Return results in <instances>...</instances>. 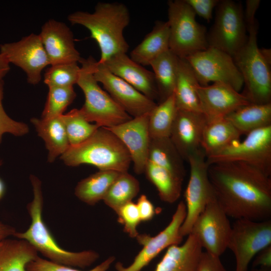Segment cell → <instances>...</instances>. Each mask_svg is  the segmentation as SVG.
<instances>
[{
  "mask_svg": "<svg viewBox=\"0 0 271 271\" xmlns=\"http://www.w3.org/2000/svg\"><path fill=\"white\" fill-rule=\"evenodd\" d=\"M208 174L215 197L228 217L256 221L270 219V177L238 162L209 165Z\"/></svg>",
  "mask_w": 271,
  "mask_h": 271,
  "instance_id": "6da1fadb",
  "label": "cell"
},
{
  "mask_svg": "<svg viewBox=\"0 0 271 271\" xmlns=\"http://www.w3.org/2000/svg\"><path fill=\"white\" fill-rule=\"evenodd\" d=\"M68 20L72 25H79L89 30L100 50L99 63L128 51L129 45L123 31L129 23L130 15L123 4L99 2L93 13L76 11L70 14Z\"/></svg>",
  "mask_w": 271,
  "mask_h": 271,
  "instance_id": "7a4b0ae2",
  "label": "cell"
},
{
  "mask_svg": "<svg viewBox=\"0 0 271 271\" xmlns=\"http://www.w3.org/2000/svg\"><path fill=\"white\" fill-rule=\"evenodd\" d=\"M33 198L27 206L31 219L29 228L24 232L16 231L14 236L30 243L47 259L64 265L85 268L91 266L99 257L93 250L79 252L69 251L61 247L43 219V196L41 181L35 176H30Z\"/></svg>",
  "mask_w": 271,
  "mask_h": 271,
  "instance_id": "3957f363",
  "label": "cell"
},
{
  "mask_svg": "<svg viewBox=\"0 0 271 271\" xmlns=\"http://www.w3.org/2000/svg\"><path fill=\"white\" fill-rule=\"evenodd\" d=\"M246 26L248 33L246 42L232 57L243 78L244 89L241 93L250 103H270V50L258 47L256 19L246 23Z\"/></svg>",
  "mask_w": 271,
  "mask_h": 271,
  "instance_id": "277c9868",
  "label": "cell"
},
{
  "mask_svg": "<svg viewBox=\"0 0 271 271\" xmlns=\"http://www.w3.org/2000/svg\"><path fill=\"white\" fill-rule=\"evenodd\" d=\"M67 166L93 165L99 170L127 172L131 163L129 154L121 141L106 127H99L88 139L70 146L61 156Z\"/></svg>",
  "mask_w": 271,
  "mask_h": 271,
  "instance_id": "5b68a950",
  "label": "cell"
},
{
  "mask_svg": "<svg viewBox=\"0 0 271 271\" xmlns=\"http://www.w3.org/2000/svg\"><path fill=\"white\" fill-rule=\"evenodd\" d=\"M94 59L81 58L80 70L77 84L85 96V102L79 111L89 122L99 127H111L124 123L132 117L127 114L98 85L92 71Z\"/></svg>",
  "mask_w": 271,
  "mask_h": 271,
  "instance_id": "8992f818",
  "label": "cell"
},
{
  "mask_svg": "<svg viewBox=\"0 0 271 271\" xmlns=\"http://www.w3.org/2000/svg\"><path fill=\"white\" fill-rule=\"evenodd\" d=\"M167 4L169 49L180 58L206 49V28L196 21L190 6L185 0L169 1Z\"/></svg>",
  "mask_w": 271,
  "mask_h": 271,
  "instance_id": "52a82bcc",
  "label": "cell"
},
{
  "mask_svg": "<svg viewBox=\"0 0 271 271\" xmlns=\"http://www.w3.org/2000/svg\"><path fill=\"white\" fill-rule=\"evenodd\" d=\"M242 6L231 0L219 1L213 25L207 34L208 47L233 57L247 39Z\"/></svg>",
  "mask_w": 271,
  "mask_h": 271,
  "instance_id": "ba28073f",
  "label": "cell"
},
{
  "mask_svg": "<svg viewBox=\"0 0 271 271\" xmlns=\"http://www.w3.org/2000/svg\"><path fill=\"white\" fill-rule=\"evenodd\" d=\"M209 165L238 162L248 164L268 177L271 175V125L253 130L244 140L235 142L206 158Z\"/></svg>",
  "mask_w": 271,
  "mask_h": 271,
  "instance_id": "9c48e42d",
  "label": "cell"
},
{
  "mask_svg": "<svg viewBox=\"0 0 271 271\" xmlns=\"http://www.w3.org/2000/svg\"><path fill=\"white\" fill-rule=\"evenodd\" d=\"M271 245V220L236 219L229 238L227 248L234 254L235 271H247L258 252Z\"/></svg>",
  "mask_w": 271,
  "mask_h": 271,
  "instance_id": "30bf717a",
  "label": "cell"
},
{
  "mask_svg": "<svg viewBox=\"0 0 271 271\" xmlns=\"http://www.w3.org/2000/svg\"><path fill=\"white\" fill-rule=\"evenodd\" d=\"M189 181L184 193L186 215L180 229L182 237L191 233L196 219L207 204L215 197L208 177V164L206 156L201 149L189 157Z\"/></svg>",
  "mask_w": 271,
  "mask_h": 271,
  "instance_id": "8fae6325",
  "label": "cell"
},
{
  "mask_svg": "<svg viewBox=\"0 0 271 271\" xmlns=\"http://www.w3.org/2000/svg\"><path fill=\"white\" fill-rule=\"evenodd\" d=\"M192 68L201 86L210 82H222L239 92L243 80L233 58L218 49L208 47L185 58Z\"/></svg>",
  "mask_w": 271,
  "mask_h": 271,
  "instance_id": "7c38bea8",
  "label": "cell"
},
{
  "mask_svg": "<svg viewBox=\"0 0 271 271\" xmlns=\"http://www.w3.org/2000/svg\"><path fill=\"white\" fill-rule=\"evenodd\" d=\"M186 215L185 202L181 201L178 204L168 225L155 236L146 233L139 234L136 238L143 246L131 264L124 266L120 262L115 264L116 271H141L161 252L173 245L180 244L183 238L180 229Z\"/></svg>",
  "mask_w": 271,
  "mask_h": 271,
  "instance_id": "4fadbf2b",
  "label": "cell"
},
{
  "mask_svg": "<svg viewBox=\"0 0 271 271\" xmlns=\"http://www.w3.org/2000/svg\"><path fill=\"white\" fill-rule=\"evenodd\" d=\"M228 217L215 197L197 218L190 233L206 251L220 257L227 248L231 231Z\"/></svg>",
  "mask_w": 271,
  "mask_h": 271,
  "instance_id": "5bb4252c",
  "label": "cell"
},
{
  "mask_svg": "<svg viewBox=\"0 0 271 271\" xmlns=\"http://www.w3.org/2000/svg\"><path fill=\"white\" fill-rule=\"evenodd\" d=\"M93 76L112 98L132 117L150 113L157 103L111 73L103 63L94 60Z\"/></svg>",
  "mask_w": 271,
  "mask_h": 271,
  "instance_id": "9a60e30c",
  "label": "cell"
},
{
  "mask_svg": "<svg viewBox=\"0 0 271 271\" xmlns=\"http://www.w3.org/2000/svg\"><path fill=\"white\" fill-rule=\"evenodd\" d=\"M0 53L10 63L21 68L28 83L35 85L41 80L42 70L50 66L39 34H31L20 40L0 45Z\"/></svg>",
  "mask_w": 271,
  "mask_h": 271,
  "instance_id": "2e32d148",
  "label": "cell"
},
{
  "mask_svg": "<svg viewBox=\"0 0 271 271\" xmlns=\"http://www.w3.org/2000/svg\"><path fill=\"white\" fill-rule=\"evenodd\" d=\"M149 114L132 117L124 123L107 128L126 147L137 174L144 173L148 161L151 140L149 130Z\"/></svg>",
  "mask_w": 271,
  "mask_h": 271,
  "instance_id": "e0dca14e",
  "label": "cell"
},
{
  "mask_svg": "<svg viewBox=\"0 0 271 271\" xmlns=\"http://www.w3.org/2000/svg\"><path fill=\"white\" fill-rule=\"evenodd\" d=\"M197 92L202 112L207 121L224 118L237 108L250 103L242 93L222 82L205 86L199 85Z\"/></svg>",
  "mask_w": 271,
  "mask_h": 271,
  "instance_id": "ac0fdd59",
  "label": "cell"
},
{
  "mask_svg": "<svg viewBox=\"0 0 271 271\" xmlns=\"http://www.w3.org/2000/svg\"><path fill=\"white\" fill-rule=\"evenodd\" d=\"M207 119L202 112L178 109L170 139L184 161L201 149Z\"/></svg>",
  "mask_w": 271,
  "mask_h": 271,
  "instance_id": "d6986e66",
  "label": "cell"
},
{
  "mask_svg": "<svg viewBox=\"0 0 271 271\" xmlns=\"http://www.w3.org/2000/svg\"><path fill=\"white\" fill-rule=\"evenodd\" d=\"M50 65L79 62L81 57L75 48L73 35L64 23L50 19L39 34Z\"/></svg>",
  "mask_w": 271,
  "mask_h": 271,
  "instance_id": "ffe728a7",
  "label": "cell"
},
{
  "mask_svg": "<svg viewBox=\"0 0 271 271\" xmlns=\"http://www.w3.org/2000/svg\"><path fill=\"white\" fill-rule=\"evenodd\" d=\"M113 74L154 101L159 94L153 72L133 61L126 53L113 56L103 63Z\"/></svg>",
  "mask_w": 271,
  "mask_h": 271,
  "instance_id": "44dd1931",
  "label": "cell"
},
{
  "mask_svg": "<svg viewBox=\"0 0 271 271\" xmlns=\"http://www.w3.org/2000/svg\"><path fill=\"white\" fill-rule=\"evenodd\" d=\"M202 251L198 238L190 233L183 244L167 248L154 271H195Z\"/></svg>",
  "mask_w": 271,
  "mask_h": 271,
  "instance_id": "7402d4cb",
  "label": "cell"
},
{
  "mask_svg": "<svg viewBox=\"0 0 271 271\" xmlns=\"http://www.w3.org/2000/svg\"><path fill=\"white\" fill-rule=\"evenodd\" d=\"M169 50V27L167 22L158 21L149 33L130 52V58L142 65H150L159 56Z\"/></svg>",
  "mask_w": 271,
  "mask_h": 271,
  "instance_id": "603a6c76",
  "label": "cell"
},
{
  "mask_svg": "<svg viewBox=\"0 0 271 271\" xmlns=\"http://www.w3.org/2000/svg\"><path fill=\"white\" fill-rule=\"evenodd\" d=\"M196 76L185 58H179L174 96L178 109L202 112Z\"/></svg>",
  "mask_w": 271,
  "mask_h": 271,
  "instance_id": "cb8c5ba5",
  "label": "cell"
},
{
  "mask_svg": "<svg viewBox=\"0 0 271 271\" xmlns=\"http://www.w3.org/2000/svg\"><path fill=\"white\" fill-rule=\"evenodd\" d=\"M241 136L225 117L208 121L203 132L201 148L207 158L239 141Z\"/></svg>",
  "mask_w": 271,
  "mask_h": 271,
  "instance_id": "d4e9b609",
  "label": "cell"
},
{
  "mask_svg": "<svg viewBox=\"0 0 271 271\" xmlns=\"http://www.w3.org/2000/svg\"><path fill=\"white\" fill-rule=\"evenodd\" d=\"M38 134L45 142L48 151V161L53 162L56 158L63 154L70 146L65 128L61 116L43 119L32 118Z\"/></svg>",
  "mask_w": 271,
  "mask_h": 271,
  "instance_id": "484cf974",
  "label": "cell"
},
{
  "mask_svg": "<svg viewBox=\"0 0 271 271\" xmlns=\"http://www.w3.org/2000/svg\"><path fill=\"white\" fill-rule=\"evenodd\" d=\"M38 253L25 240L6 239L0 244V271H28L27 264Z\"/></svg>",
  "mask_w": 271,
  "mask_h": 271,
  "instance_id": "4316f807",
  "label": "cell"
},
{
  "mask_svg": "<svg viewBox=\"0 0 271 271\" xmlns=\"http://www.w3.org/2000/svg\"><path fill=\"white\" fill-rule=\"evenodd\" d=\"M225 118L242 134L271 125V103H249L233 111Z\"/></svg>",
  "mask_w": 271,
  "mask_h": 271,
  "instance_id": "83f0119b",
  "label": "cell"
},
{
  "mask_svg": "<svg viewBox=\"0 0 271 271\" xmlns=\"http://www.w3.org/2000/svg\"><path fill=\"white\" fill-rule=\"evenodd\" d=\"M179 60V58L169 49L155 59L150 64L153 70L159 103L174 92Z\"/></svg>",
  "mask_w": 271,
  "mask_h": 271,
  "instance_id": "f1b7e54d",
  "label": "cell"
},
{
  "mask_svg": "<svg viewBox=\"0 0 271 271\" xmlns=\"http://www.w3.org/2000/svg\"><path fill=\"white\" fill-rule=\"evenodd\" d=\"M148 160L183 181L186 175L184 160L170 138L151 139Z\"/></svg>",
  "mask_w": 271,
  "mask_h": 271,
  "instance_id": "f546056e",
  "label": "cell"
},
{
  "mask_svg": "<svg viewBox=\"0 0 271 271\" xmlns=\"http://www.w3.org/2000/svg\"><path fill=\"white\" fill-rule=\"evenodd\" d=\"M120 172L99 170L80 181L74 189L76 197L85 204L93 206L103 200L109 188Z\"/></svg>",
  "mask_w": 271,
  "mask_h": 271,
  "instance_id": "4dcf8cb0",
  "label": "cell"
},
{
  "mask_svg": "<svg viewBox=\"0 0 271 271\" xmlns=\"http://www.w3.org/2000/svg\"><path fill=\"white\" fill-rule=\"evenodd\" d=\"M147 179L156 188L161 200L173 203L180 198L183 181L168 170L148 161L144 171Z\"/></svg>",
  "mask_w": 271,
  "mask_h": 271,
  "instance_id": "1f68e13d",
  "label": "cell"
},
{
  "mask_svg": "<svg viewBox=\"0 0 271 271\" xmlns=\"http://www.w3.org/2000/svg\"><path fill=\"white\" fill-rule=\"evenodd\" d=\"M140 190L138 180L128 172H120L109 188L103 201L115 213L122 205L132 201Z\"/></svg>",
  "mask_w": 271,
  "mask_h": 271,
  "instance_id": "d6a6232c",
  "label": "cell"
},
{
  "mask_svg": "<svg viewBox=\"0 0 271 271\" xmlns=\"http://www.w3.org/2000/svg\"><path fill=\"white\" fill-rule=\"evenodd\" d=\"M177 110L174 93L157 104L149 114V130L151 139L170 137Z\"/></svg>",
  "mask_w": 271,
  "mask_h": 271,
  "instance_id": "836d02e7",
  "label": "cell"
},
{
  "mask_svg": "<svg viewBox=\"0 0 271 271\" xmlns=\"http://www.w3.org/2000/svg\"><path fill=\"white\" fill-rule=\"evenodd\" d=\"M61 117L70 146H76L84 142L100 127L88 121L78 109H73L61 115Z\"/></svg>",
  "mask_w": 271,
  "mask_h": 271,
  "instance_id": "e575fe53",
  "label": "cell"
},
{
  "mask_svg": "<svg viewBox=\"0 0 271 271\" xmlns=\"http://www.w3.org/2000/svg\"><path fill=\"white\" fill-rule=\"evenodd\" d=\"M47 100L41 118L47 119L62 115L75 99L76 94L73 86L48 87Z\"/></svg>",
  "mask_w": 271,
  "mask_h": 271,
  "instance_id": "d590c367",
  "label": "cell"
},
{
  "mask_svg": "<svg viewBox=\"0 0 271 271\" xmlns=\"http://www.w3.org/2000/svg\"><path fill=\"white\" fill-rule=\"evenodd\" d=\"M50 66L44 76V83L48 87H70L77 84L80 70L77 62Z\"/></svg>",
  "mask_w": 271,
  "mask_h": 271,
  "instance_id": "8d00e7d4",
  "label": "cell"
},
{
  "mask_svg": "<svg viewBox=\"0 0 271 271\" xmlns=\"http://www.w3.org/2000/svg\"><path fill=\"white\" fill-rule=\"evenodd\" d=\"M115 259L110 256L100 264L87 271H107ZM28 271H84L67 265L58 264L39 256L27 265Z\"/></svg>",
  "mask_w": 271,
  "mask_h": 271,
  "instance_id": "74e56055",
  "label": "cell"
},
{
  "mask_svg": "<svg viewBox=\"0 0 271 271\" xmlns=\"http://www.w3.org/2000/svg\"><path fill=\"white\" fill-rule=\"evenodd\" d=\"M117 220L123 226V231L131 238L139 235L138 226L141 222L136 203L132 201L121 206L115 213Z\"/></svg>",
  "mask_w": 271,
  "mask_h": 271,
  "instance_id": "f35d334b",
  "label": "cell"
},
{
  "mask_svg": "<svg viewBox=\"0 0 271 271\" xmlns=\"http://www.w3.org/2000/svg\"><path fill=\"white\" fill-rule=\"evenodd\" d=\"M4 81H0V144L3 134L8 132L15 136H23L29 132L27 124L15 121L6 113L3 105Z\"/></svg>",
  "mask_w": 271,
  "mask_h": 271,
  "instance_id": "ab89813d",
  "label": "cell"
},
{
  "mask_svg": "<svg viewBox=\"0 0 271 271\" xmlns=\"http://www.w3.org/2000/svg\"><path fill=\"white\" fill-rule=\"evenodd\" d=\"M196 15L208 22L212 18V12L219 2L218 0H185Z\"/></svg>",
  "mask_w": 271,
  "mask_h": 271,
  "instance_id": "60d3db41",
  "label": "cell"
},
{
  "mask_svg": "<svg viewBox=\"0 0 271 271\" xmlns=\"http://www.w3.org/2000/svg\"><path fill=\"white\" fill-rule=\"evenodd\" d=\"M195 271H226L220 257L202 251Z\"/></svg>",
  "mask_w": 271,
  "mask_h": 271,
  "instance_id": "b9f144b4",
  "label": "cell"
},
{
  "mask_svg": "<svg viewBox=\"0 0 271 271\" xmlns=\"http://www.w3.org/2000/svg\"><path fill=\"white\" fill-rule=\"evenodd\" d=\"M141 222L151 221L154 217L156 210L155 207L148 197L142 194L136 203Z\"/></svg>",
  "mask_w": 271,
  "mask_h": 271,
  "instance_id": "7bdbcfd3",
  "label": "cell"
},
{
  "mask_svg": "<svg viewBox=\"0 0 271 271\" xmlns=\"http://www.w3.org/2000/svg\"><path fill=\"white\" fill-rule=\"evenodd\" d=\"M253 263L254 267L270 268L271 266V245L260 250L255 256Z\"/></svg>",
  "mask_w": 271,
  "mask_h": 271,
  "instance_id": "ee69618b",
  "label": "cell"
},
{
  "mask_svg": "<svg viewBox=\"0 0 271 271\" xmlns=\"http://www.w3.org/2000/svg\"><path fill=\"white\" fill-rule=\"evenodd\" d=\"M259 0H247L246 1V8L244 14L245 21L255 18V14L259 6Z\"/></svg>",
  "mask_w": 271,
  "mask_h": 271,
  "instance_id": "f6af8a7d",
  "label": "cell"
},
{
  "mask_svg": "<svg viewBox=\"0 0 271 271\" xmlns=\"http://www.w3.org/2000/svg\"><path fill=\"white\" fill-rule=\"evenodd\" d=\"M16 232L15 228L0 221V243Z\"/></svg>",
  "mask_w": 271,
  "mask_h": 271,
  "instance_id": "bcb514c9",
  "label": "cell"
},
{
  "mask_svg": "<svg viewBox=\"0 0 271 271\" xmlns=\"http://www.w3.org/2000/svg\"><path fill=\"white\" fill-rule=\"evenodd\" d=\"M10 64L6 57L0 53V81L10 71Z\"/></svg>",
  "mask_w": 271,
  "mask_h": 271,
  "instance_id": "7dc6e473",
  "label": "cell"
},
{
  "mask_svg": "<svg viewBox=\"0 0 271 271\" xmlns=\"http://www.w3.org/2000/svg\"><path fill=\"white\" fill-rule=\"evenodd\" d=\"M6 187L3 180L0 178V200L2 199L5 193Z\"/></svg>",
  "mask_w": 271,
  "mask_h": 271,
  "instance_id": "c3c4849f",
  "label": "cell"
},
{
  "mask_svg": "<svg viewBox=\"0 0 271 271\" xmlns=\"http://www.w3.org/2000/svg\"><path fill=\"white\" fill-rule=\"evenodd\" d=\"M253 271H270V268H261L258 269H256Z\"/></svg>",
  "mask_w": 271,
  "mask_h": 271,
  "instance_id": "681fc988",
  "label": "cell"
},
{
  "mask_svg": "<svg viewBox=\"0 0 271 271\" xmlns=\"http://www.w3.org/2000/svg\"><path fill=\"white\" fill-rule=\"evenodd\" d=\"M1 243H0V244H1Z\"/></svg>",
  "mask_w": 271,
  "mask_h": 271,
  "instance_id": "f907efd6",
  "label": "cell"
}]
</instances>
